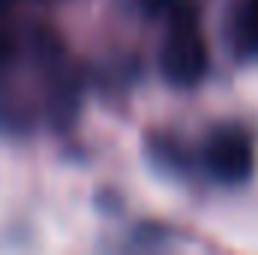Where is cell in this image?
I'll list each match as a JSON object with an SVG mask.
<instances>
[{
	"label": "cell",
	"mask_w": 258,
	"mask_h": 255,
	"mask_svg": "<svg viewBox=\"0 0 258 255\" xmlns=\"http://www.w3.org/2000/svg\"><path fill=\"white\" fill-rule=\"evenodd\" d=\"M162 72L168 81L189 87L207 72V42L189 12H177L162 48Z\"/></svg>",
	"instance_id": "1"
},
{
	"label": "cell",
	"mask_w": 258,
	"mask_h": 255,
	"mask_svg": "<svg viewBox=\"0 0 258 255\" xmlns=\"http://www.w3.org/2000/svg\"><path fill=\"white\" fill-rule=\"evenodd\" d=\"M207 168L222 183H243L255 168L252 141L240 129H219L207 141Z\"/></svg>",
	"instance_id": "2"
},
{
	"label": "cell",
	"mask_w": 258,
	"mask_h": 255,
	"mask_svg": "<svg viewBox=\"0 0 258 255\" xmlns=\"http://www.w3.org/2000/svg\"><path fill=\"white\" fill-rule=\"evenodd\" d=\"M0 3H6V0H0Z\"/></svg>",
	"instance_id": "3"
}]
</instances>
